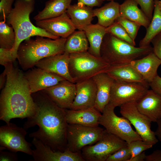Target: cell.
Instances as JSON below:
<instances>
[{
	"instance_id": "cell-49",
	"label": "cell",
	"mask_w": 161,
	"mask_h": 161,
	"mask_svg": "<svg viewBox=\"0 0 161 161\" xmlns=\"http://www.w3.org/2000/svg\"></svg>"
},
{
	"instance_id": "cell-20",
	"label": "cell",
	"mask_w": 161,
	"mask_h": 161,
	"mask_svg": "<svg viewBox=\"0 0 161 161\" xmlns=\"http://www.w3.org/2000/svg\"><path fill=\"white\" fill-rule=\"evenodd\" d=\"M129 64L149 83L158 75L157 70L161 64V60L152 52L143 58L134 60Z\"/></svg>"
},
{
	"instance_id": "cell-44",
	"label": "cell",
	"mask_w": 161,
	"mask_h": 161,
	"mask_svg": "<svg viewBox=\"0 0 161 161\" xmlns=\"http://www.w3.org/2000/svg\"><path fill=\"white\" fill-rule=\"evenodd\" d=\"M146 155L143 151L140 154L132 157H131L128 161H145Z\"/></svg>"
},
{
	"instance_id": "cell-28",
	"label": "cell",
	"mask_w": 161,
	"mask_h": 161,
	"mask_svg": "<svg viewBox=\"0 0 161 161\" xmlns=\"http://www.w3.org/2000/svg\"><path fill=\"white\" fill-rule=\"evenodd\" d=\"M72 0H49L46 2L44 8L34 17L39 21L56 17L66 12Z\"/></svg>"
},
{
	"instance_id": "cell-2",
	"label": "cell",
	"mask_w": 161,
	"mask_h": 161,
	"mask_svg": "<svg viewBox=\"0 0 161 161\" xmlns=\"http://www.w3.org/2000/svg\"><path fill=\"white\" fill-rule=\"evenodd\" d=\"M5 68L7 79L0 95V120L8 123L13 118L31 117L36 106L24 74L13 63Z\"/></svg>"
},
{
	"instance_id": "cell-18",
	"label": "cell",
	"mask_w": 161,
	"mask_h": 161,
	"mask_svg": "<svg viewBox=\"0 0 161 161\" xmlns=\"http://www.w3.org/2000/svg\"><path fill=\"white\" fill-rule=\"evenodd\" d=\"M69 54L65 52L43 58L39 61L35 66L75 83L69 72Z\"/></svg>"
},
{
	"instance_id": "cell-25",
	"label": "cell",
	"mask_w": 161,
	"mask_h": 161,
	"mask_svg": "<svg viewBox=\"0 0 161 161\" xmlns=\"http://www.w3.org/2000/svg\"><path fill=\"white\" fill-rule=\"evenodd\" d=\"M104 72L115 80L148 83L129 63L110 66Z\"/></svg>"
},
{
	"instance_id": "cell-9",
	"label": "cell",
	"mask_w": 161,
	"mask_h": 161,
	"mask_svg": "<svg viewBox=\"0 0 161 161\" xmlns=\"http://www.w3.org/2000/svg\"><path fill=\"white\" fill-rule=\"evenodd\" d=\"M127 145L125 141L105 129L97 141L84 147L81 153L85 161H106L109 156Z\"/></svg>"
},
{
	"instance_id": "cell-17",
	"label": "cell",
	"mask_w": 161,
	"mask_h": 161,
	"mask_svg": "<svg viewBox=\"0 0 161 161\" xmlns=\"http://www.w3.org/2000/svg\"><path fill=\"white\" fill-rule=\"evenodd\" d=\"M75 83L76 95L70 109L78 110L94 107L97 89L92 78Z\"/></svg>"
},
{
	"instance_id": "cell-3",
	"label": "cell",
	"mask_w": 161,
	"mask_h": 161,
	"mask_svg": "<svg viewBox=\"0 0 161 161\" xmlns=\"http://www.w3.org/2000/svg\"><path fill=\"white\" fill-rule=\"evenodd\" d=\"M35 4L34 0H16L14 7L7 18V23L11 25L15 33V43L10 49L15 60L20 44L31 37L41 36L54 39L60 38L32 24L30 16L34 10Z\"/></svg>"
},
{
	"instance_id": "cell-23",
	"label": "cell",
	"mask_w": 161,
	"mask_h": 161,
	"mask_svg": "<svg viewBox=\"0 0 161 161\" xmlns=\"http://www.w3.org/2000/svg\"><path fill=\"white\" fill-rule=\"evenodd\" d=\"M85 32L88 40L89 47L88 52L93 55L100 57V48L103 39L107 34L106 27L97 23L90 24L79 30Z\"/></svg>"
},
{
	"instance_id": "cell-27",
	"label": "cell",
	"mask_w": 161,
	"mask_h": 161,
	"mask_svg": "<svg viewBox=\"0 0 161 161\" xmlns=\"http://www.w3.org/2000/svg\"><path fill=\"white\" fill-rule=\"evenodd\" d=\"M120 5L114 1H111L100 8L93 9L94 16L98 19L97 23L107 27L114 22L120 16Z\"/></svg>"
},
{
	"instance_id": "cell-8",
	"label": "cell",
	"mask_w": 161,
	"mask_h": 161,
	"mask_svg": "<svg viewBox=\"0 0 161 161\" xmlns=\"http://www.w3.org/2000/svg\"><path fill=\"white\" fill-rule=\"evenodd\" d=\"M105 131V129L99 126L68 124L66 149L74 152H81L85 146L92 145L97 141Z\"/></svg>"
},
{
	"instance_id": "cell-14",
	"label": "cell",
	"mask_w": 161,
	"mask_h": 161,
	"mask_svg": "<svg viewBox=\"0 0 161 161\" xmlns=\"http://www.w3.org/2000/svg\"><path fill=\"white\" fill-rule=\"evenodd\" d=\"M42 91L58 106L64 109H70L76 92L75 83L66 79Z\"/></svg>"
},
{
	"instance_id": "cell-47",
	"label": "cell",
	"mask_w": 161,
	"mask_h": 161,
	"mask_svg": "<svg viewBox=\"0 0 161 161\" xmlns=\"http://www.w3.org/2000/svg\"><path fill=\"white\" fill-rule=\"evenodd\" d=\"M158 3L160 9L161 11V0H158Z\"/></svg>"
},
{
	"instance_id": "cell-39",
	"label": "cell",
	"mask_w": 161,
	"mask_h": 161,
	"mask_svg": "<svg viewBox=\"0 0 161 161\" xmlns=\"http://www.w3.org/2000/svg\"><path fill=\"white\" fill-rule=\"evenodd\" d=\"M153 52L161 60V32L156 35L151 41Z\"/></svg>"
},
{
	"instance_id": "cell-29",
	"label": "cell",
	"mask_w": 161,
	"mask_h": 161,
	"mask_svg": "<svg viewBox=\"0 0 161 161\" xmlns=\"http://www.w3.org/2000/svg\"><path fill=\"white\" fill-rule=\"evenodd\" d=\"M89 43L84 31H75L66 39L65 52L69 54L88 51Z\"/></svg>"
},
{
	"instance_id": "cell-48",
	"label": "cell",
	"mask_w": 161,
	"mask_h": 161,
	"mask_svg": "<svg viewBox=\"0 0 161 161\" xmlns=\"http://www.w3.org/2000/svg\"><path fill=\"white\" fill-rule=\"evenodd\" d=\"M115 0H103V1H114Z\"/></svg>"
},
{
	"instance_id": "cell-36",
	"label": "cell",
	"mask_w": 161,
	"mask_h": 161,
	"mask_svg": "<svg viewBox=\"0 0 161 161\" xmlns=\"http://www.w3.org/2000/svg\"><path fill=\"white\" fill-rule=\"evenodd\" d=\"M141 8L146 16L151 21L154 7V0H134Z\"/></svg>"
},
{
	"instance_id": "cell-1",
	"label": "cell",
	"mask_w": 161,
	"mask_h": 161,
	"mask_svg": "<svg viewBox=\"0 0 161 161\" xmlns=\"http://www.w3.org/2000/svg\"><path fill=\"white\" fill-rule=\"evenodd\" d=\"M36 106V111L24 126L26 130L37 125L38 129L29 134L54 151H64L67 147L68 123L66 109L58 106L42 91L32 93Z\"/></svg>"
},
{
	"instance_id": "cell-11",
	"label": "cell",
	"mask_w": 161,
	"mask_h": 161,
	"mask_svg": "<svg viewBox=\"0 0 161 161\" xmlns=\"http://www.w3.org/2000/svg\"><path fill=\"white\" fill-rule=\"evenodd\" d=\"M26 130L9 123L0 127V150L7 149L13 152H21L32 155L31 144L25 139Z\"/></svg>"
},
{
	"instance_id": "cell-32",
	"label": "cell",
	"mask_w": 161,
	"mask_h": 161,
	"mask_svg": "<svg viewBox=\"0 0 161 161\" xmlns=\"http://www.w3.org/2000/svg\"><path fill=\"white\" fill-rule=\"evenodd\" d=\"M106 31L107 33L112 35L133 46H135L134 40L130 37L124 28L118 23L115 21L110 26L106 27Z\"/></svg>"
},
{
	"instance_id": "cell-19",
	"label": "cell",
	"mask_w": 161,
	"mask_h": 161,
	"mask_svg": "<svg viewBox=\"0 0 161 161\" xmlns=\"http://www.w3.org/2000/svg\"><path fill=\"white\" fill-rule=\"evenodd\" d=\"M137 106L151 122L156 123L161 118V95L153 90L148 89L137 102Z\"/></svg>"
},
{
	"instance_id": "cell-15",
	"label": "cell",
	"mask_w": 161,
	"mask_h": 161,
	"mask_svg": "<svg viewBox=\"0 0 161 161\" xmlns=\"http://www.w3.org/2000/svg\"><path fill=\"white\" fill-rule=\"evenodd\" d=\"M37 27L60 38H67L76 29L66 12L59 16L36 21Z\"/></svg>"
},
{
	"instance_id": "cell-33",
	"label": "cell",
	"mask_w": 161,
	"mask_h": 161,
	"mask_svg": "<svg viewBox=\"0 0 161 161\" xmlns=\"http://www.w3.org/2000/svg\"><path fill=\"white\" fill-rule=\"evenodd\" d=\"M115 21L121 24L130 37L134 40L138 30L141 26L140 25L120 16L117 18Z\"/></svg>"
},
{
	"instance_id": "cell-10",
	"label": "cell",
	"mask_w": 161,
	"mask_h": 161,
	"mask_svg": "<svg viewBox=\"0 0 161 161\" xmlns=\"http://www.w3.org/2000/svg\"><path fill=\"white\" fill-rule=\"evenodd\" d=\"M120 113L134 126L136 132L143 141L153 146L158 142L155 132L151 129V121L139 111L137 102H128L121 105Z\"/></svg>"
},
{
	"instance_id": "cell-38",
	"label": "cell",
	"mask_w": 161,
	"mask_h": 161,
	"mask_svg": "<svg viewBox=\"0 0 161 161\" xmlns=\"http://www.w3.org/2000/svg\"><path fill=\"white\" fill-rule=\"evenodd\" d=\"M14 59L10 49L0 48V64L5 67L13 63Z\"/></svg>"
},
{
	"instance_id": "cell-31",
	"label": "cell",
	"mask_w": 161,
	"mask_h": 161,
	"mask_svg": "<svg viewBox=\"0 0 161 161\" xmlns=\"http://www.w3.org/2000/svg\"><path fill=\"white\" fill-rule=\"evenodd\" d=\"M6 20L0 22V48L11 49L13 47L15 41L14 31L11 27L6 23Z\"/></svg>"
},
{
	"instance_id": "cell-5",
	"label": "cell",
	"mask_w": 161,
	"mask_h": 161,
	"mask_svg": "<svg viewBox=\"0 0 161 161\" xmlns=\"http://www.w3.org/2000/svg\"><path fill=\"white\" fill-rule=\"evenodd\" d=\"M153 52L150 45L136 47L109 34L105 35L100 48L101 57L110 66L129 63Z\"/></svg>"
},
{
	"instance_id": "cell-6",
	"label": "cell",
	"mask_w": 161,
	"mask_h": 161,
	"mask_svg": "<svg viewBox=\"0 0 161 161\" xmlns=\"http://www.w3.org/2000/svg\"><path fill=\"white\" fill-rule=\"evenodd\" d=\"M110 66L101 57L95 56L88 51L69 54V71L75 83L104 72Z\"/></svg>"
},
{
	"instance_id": "cell-22",
	"label": "cell",
	"mask_w": 161,
	"mask_h": 161,
	"mask_svg": "<svg viewBox=\"0 0 161 161\" xmlns=\"http://www.w3.org/2000/svg\"><path fill=\"white\" fill-rule=\"evenodd\" d=\"M66 112L68 124L91 126L99 125V120L101 114L95 107L78 110L66 109Z\"/></svg>"
},
{
	"instance_id": "cell-16",
	"label": "cell",
	"mask_w": 161,
	"mask_h": 161,
	"mask_svg": "<svg viewBox=\"0 0 161 161\" xmlns=\"http://www.w3.org/2000/svg\"><path fill=\"white\" fill-rule=\"evenodd\" d=\"M24 75L32 94L52 86L65 79L38 68L29 70Z\"/></svg>"
},
{
	"instance_id": "cell-42",
	"label": "cell",
	"mask_w": 161,
	"mask_h": 161,
	"mask_svg": "<svg viewBox=\"0 0 161 161\" xmlns=\"http://www.w3.org/2000/svg\"><path fill=\"white\" fill-rule=\"evenodd\" d=\"M145 161H161V150H155L151 154L146 155Z\"/></svg>"
},
{
	"instance_id": "cell-13",
	"label": "cell",
	"mask_w": 161,
	"mask_h": 161,
	"mask_svg": "<svg viewBox=\"0 0 161 161\" xmlns=\"http://www.w3.org/2000/svg\"><path fill=\"white\" fill-rule=\"evenodd\" d=\"M32 143L35 148L31 155L35 161H85L81 152H74L67 149L63 152L54 151L35 138H33Z\"/></svg>"
},
{
	"instance_id": "cell-41",
	"label": "cell",
	"mask_w": 161,
	"mask_h": 161,
	"mask_svg": "<svg viewBox=\"0 0 161 161\" xmlns=\"http://www.w3.org/2000/svg\"><path fill=\"white\" fill-rule=\"evenodd\" d=\"M151 89L161 95V77L157 75L153 81L149 83Z\"/></svg>"
},
{
	"instance_id": "cell-35",
	"label": "cell",
	"mask_w": 161,
	"mask_h": 161,
	"mask_svg": "<svg viewBox=\"0 0 161 161\" xmlns=\"http://www.w3.org/2000/svg\"><path fill=\"white\" fill-rule=\"evenodd\" d=\"M131 157V153L127 145L111 155L106 161H128Z\"/></svg>"
},
{
	"instance_id": "cell-21",
	"label": "cell",
	"mask_w": 161,
	"mask_h": 161,
	"mask_svg": "<svg viewBox=\"0 0 161 161\" xmlns=\"http://www.w3.org/2000/svg\"><path fill=\"white\" fill-rule=\"evenodd\" d=\"M96 87L95 107L102 113L109 103L111 89L114 80L106 72H102L92 78Z\"/></svg>"
},
{
	"instance_id": "cell-26",
	"label": "cell",
	"mask_w": 161,
	"mask_h": 161,
	"mask_svg": "<svg viewBox=\"0 0 161 161\" xmlns=\"http://www.w3.org/2000/svg\"><path fill=\"white\" fill-rule=\"evenodd\" d=\"M134 0H125L120 5V16L136 22L146 29L151 21Z\"/></svg>"
},
{
	"instance_id": "cell-24",
	"label": "cell",
	"mask_w": 161,
	"mask_h": 161,
	"mask_svg": "<svg viewBox=\"0 0 161 161\" xmlns=\"http://www.w3.org/2000/svg\"><path fill=\"white\" fill-rule=\"evenodd\" d=\"M66 13L76 29L91 24L94 16L92 7L78 2L70 5Z\"/></svg>"
},
{
	"instance_id": "cell-12",
	"label": "cell",
	"mask_w": 161,
	"mask_h": 161,
	"mask_svg": "<svg viewBox=\"0 0 161 161\" xmlns=\"http://www.w3.org/2000/svg\"><path fill=\"white\" fill-rule=\"evenodd\" d=\"M149 86L148 83L114 80L109 103L116 107L127 103L137 102L149 89Z\"/></svg>"
},
{
	"instance_id": "cell-43",
	"label": "cell",
	"mask_w": 161,
	"mask_h": 161,
	"mask_svg": "<svg viewBox=\"0 0 161 161\" xmlns=\"http://www.w3.org/2000/svg\"><path fill=\"white\" fill-rule=\"evenodd\" d=\"M103 1V0H78V2L92 7L100 6Z\"/></svg>"
},
{
	"instance_id": "cell-40",
	"label": "cell",
	"mask_w": 161,
	"mask_h": 161,
	"mask_svg": "<svg viewBox=\"0 0 161 161\" xmlns=\"http://www.w3.org/2000/svg\"><path fill=\"white\" fill-rule=\"evenodd\" d=\"M0 161H17L18 158L14 152H11L4 151L0 150Z\"/></svg>"
},
{
	"instance_id": "cell-30",
	"label": "cell",
	"mask_w": 161,
	"mask_h": 161,
	"mask_svg": "<svg viewBox=\"0 0 161 161\" xmlns=\"http://www.w3.org/2000/svg\"><path fill=\"white\" fill-rule=\"evenodd\" d=\"M154 0L155 4L152 18L146 28L145 36L140 41V47L150 46L153 38L161 32V11L158 6V0Z\"/></svg>"
},
{
	"instance_id": "cell-46",
	"label": "cell",
	"mask_w": 161,
	"mask_h": 161,
	"mask_svg": "<svg viewBox=\"0 0 161 161\" xmlns=\"http://www.w3.org/2000/svg\"><path fill=\"white\" fill-rule=\"evenodd\" d=\"M157 127L155 132L156 136L158 139L161 142V118L159 119L157 122Z\"/></svg>"
},
{
	"instance_id": "cell-37",
	"label": "cell",
	"mask_w": 161,
	"mask_h": 161,
	"mask_svg": "<svg viewBox=\"0 0 161 161\" xmlns=\"http://www.w3.org/2000/svg\"><path fill=\"white\" fill-rule=\"evenodd\" d=\"M14 0H1L0 2V20H6L12 11V4Z\"/></svg>"
},
{
	"instance_id": "cell-7",
	"label": "cell",
	"mask_w": 161,
	"mask_h": 161,
	"mask_svg": "<svg viewBox=\"0 0 161 161\" xmlns=\"http://www.w3.org/2000/svg\"><path fill=\"white\" fill-rule=\"evenodd\" d=\"M115 107L110 103L106 105L99 119V125L103 126L107 132L124 140L127 144L134 141L142 140L133 129L127 119L116 114L114 112Z\"/></svg>"
},
{
	"instance_id": "cell-34",
	"label": "cell",
	"mask_w": 161,
	"mask_h": 161,
	"mask_svg": "<svg viewBox=\"0 0 161 161\" xmlns=\"http://www.w3.org/2000/svg\"><path fill=\"white\" fill-rule=\"evenodd\" d=\"M127 145L131 153V157H134L145 151L151 148L153 146L147 143L143 140L133 141L127 144Z\"/></svg>"
},
{
	"instance_id": "cell-45",
	"label": "cell",
	"mask_w": 161,
	"mask_h": 161,
	"mask_svg": "<svg viewBox=\"0 0 161 161\" xmlns=\"http://www.w3.org/2000/svg\"><path fill=\"white\" fill-rule=\"evenodd\" d=\"M7 79V73L4 69V71L0 75V89L3 88L5 86Z\"/></svg>"
},
{
	"instance_id": "cell-4",
	"label": "cell",
	"mask_w": 161,
	"mask_h": 161,
	"mask_svg": "<svg viewBox=\"0 0 161 161\" xmlns=\"http://www.w3.org/2000/svg\"><path fill=\"white\" fill-rule=\"evenodd\" d=\"M37 36L28 38L20 45L17 58L21 68L27 70L32 68L40 60L65 52L67 38L56 39Z\"/></svg>"
}]
</instances>
